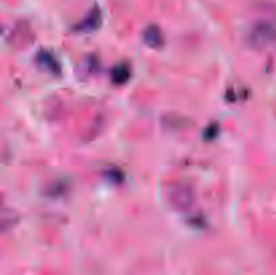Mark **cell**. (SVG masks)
Instances as JSON below:
<instances>
[{
  "label": "cell",
  "mask_w": 276,
  "mask_h": 275,
  "mask_svg": "<svg viewBox=\"0 0 276 275\" xmlns=\"http://www.w3.org/2000/svg\"><path fill=\"white\" fill-rule=\"evenodd\" d=\"M100 19H101V17H100V10L97 7H94V10L90 11L85 21L78 26V29L82 30V31H90V30L96 29L100 25Z\"/></svg>",
  "instance_id": "obj_1"
},
{
  "label": "cell",
  "mask_w": 276,
  "mask_h": 275,
  "mask_svg": "<svg viewBox=\"0 0 276 275\" xmlns=\"http://www.w3.org/2000/svg\"><path fill=\"white\" fill-rule=\"evenodd\" d=\"M145 37L147 43L151 45V46H157L158 43L161 42V34H159V31H158V29H155V27L147 30Z\"/></svg>",
  "instance_id": "obj_2"
}]
</instances>
